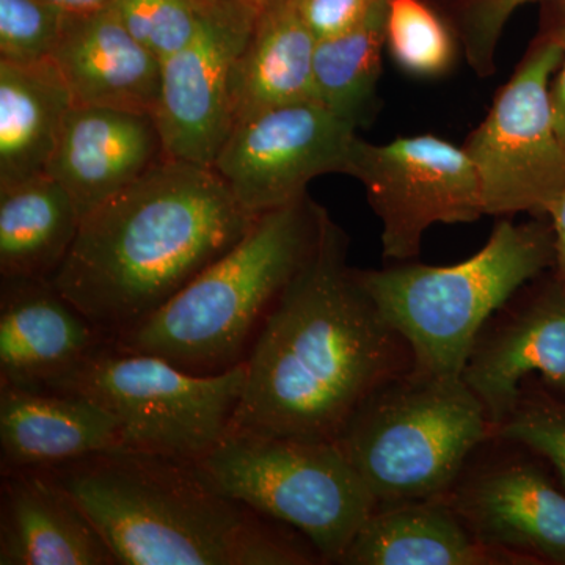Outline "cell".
<instances>
[{
	"label": "cell",
	"mask_w": 565,
	"mask_h": 565,
	"mask_svg": "<svg viewBox=\"0 0 565 565\" xmlns=\"http://www.w3.org/2000/svg\"><path fill=\"white\" fill-rule=\"evenodd\" d=\"M74 99L50 61H0V189L47 174Z\"/></svg>",
	"instance_id": "22"
},
{
	"label": "cell",
	"mask_w": 565,
	"mask_h": 565,
	"mask_svg": "<svg viewBox=\"0 0 565 565\" xmlns=\"http://www.w3.org/2000/svg\"><path fill=\"white\" fill-rule=\"evenodd\" d=\"M47 2L66 11V13L81 14L106 9L114 0H47Z\"/></svg>",
	"instance_id": "33"
},
{
	"label": "cell",
	"mask_w": 565,
	"mask_h": 565,
	"mask_svg": "<svg viewBox=\"0 0 565 565\" xmlns=\"http://www.w3.org/2000/svg\"><path fill=\"white\" fill-rule=\"evenodd\" d=\"M259 6L255 0H214L191 43L162 62L156 121L167 158L214 166L233 131V68Z\"/></svg>",
	"instance_id": "12"
},
{
	"label": "cell",
	"mask_w": 565,
	"mask_h": 565,
	"mask_svg": "<svg viewBox=\"0 0 565 565\" xmlns=\"http://www.w3.org/2000/svg\"><path fill=\"white\" fill-rule=\"evenodd\" d=\"M316 39L348 31L366 17L377 0H297Z\"/></svg>",
	"instance_id": "30"
},
{
	"label": "cell",
	"mask_w": 565,
	"mask_h": 565,
	"mask_svg": "<svg viewBox=\"0 0 565 565\" xmlns=\"http://www.w3.org/2000/svg\"><path fill=\"white\" fill-rule=\"evenodd\" d=\"M122 448L109 412L82 394L2 385V470H50Z\"/></svg>",
	"instance_id": "19"
},
{
	"label": "cell",
	"mask_w": 565,
	"mask_h": 565,
	"mask_svg": "<svg viewBox=\"0 0 565 565\" xmlns=\"http://www.w3.org/2000/svg\"><path fill=\"white\" fill-rule=\"evenodd\" d=\"M534 2L552 0H446L440 7L476 76L482 79L493 76L505 24L520 7Z\"/></svg>",
	"instance_id": "27"
},
{
	"label": "cell",
	"mask_w": 565,
	"mask_h": 565,
	"mask_svg": "<svg viewBox=\"0 0 565 565\" xmlns=\"http://www.w3.org/2000/svg\"><path fill=\"white\" fill-rule=\"evenodd\" d=\"M110 546L50 470L3 471L0 565H114Z\"/></svg>",
	"instance_id": "17"
},
{
	"label": "cell",
	"mask_w": 565,
	"mask_h": 565,
	"mask_svg": "<svg viewBox=\"0 0 565 565\" xmlns=\"http://www.w3.org/2000/svg\"><path fill=\"white\" fill-rule=\"evenodd\" d=\"M430 2H433L434 6H435V3H437L438 7H441L446 2V0H430Z\"/></svg>",
	"instance_id": "34"
},
{
	"label": "cell",
	"mask_w": 565,
	"mask_h": 565,
	"mask_svg": "<svg viewBox=\"0 0 565 565\" xmlns=\"http://www.w3.org/2000/svg\"><path fill=\"white\" fill-rule=\"evenodd\" d=\"M534 374L565 401V289L553 270L487 321L465 364L463 382L484 405L493 434Z\"/></svg>",
	"instance_id": "13"
},
{
	"label": "cell",
	"mask_w": 565,
	"mask_h": 565,
	"mask_svg": "<svg viewBox=\"0 0 565 565\" xmlns=\"http://www.w3.org/2000/svg\"><path fill=\"white\" fill-rule=\"evenodd\" d=\"M51 58L77 106L147 111L156 117L162 63L126 31L110 7L66 14Z\"/></svg>",
	"instance_id": "18"
},
{
	"label": "cell",
	"mask_w": 565,
	"mask_h": 565,
	"mask_svg": "<svg viewBox=\"0 0 565 565\" xmlns=\"http://www.w3.org/2000/svg\"><path fill=\"white\" fill-rule=\"evenodd\" d=\"M256 218L212 167L166 159L82 218L51 285L114 340L232 250Z\"/></svg>",
	"instance_id": "2"
},
{
	"label": "cell",
	"mask_w": 565,
	"mask_h": 565,
	"mask_svg": "<svg viewBox=\"0 0 565 565\" xmlns=\"http://www.w3.org/2000/svg\"><path fill=\"white\" fill-rule=\"evenodd\" d=\"M546 218L552 223L553 234H555V267H553V274L565 289V192L552 204Z\"/></svg>",
	"instance_id": "32"
},
{
	"label": "cell",
	"mask_w": 565,
	"mask_h": 565,
	"mask_svg": "<svg viewBox=\"0 0 565 565\" xmlns=\"http://www.w3.org/2000/svg\"><path fill=\"white\" fill-rule=\"evenodd\" d=\"M555 267L548 218L501 217L481 250L451 266L405 262L356 269L385 321L407 341L416 373L462 379L487 321L527 282Z\"/></svg>",
	"instance_id": "5"
},
{
	"label": "cell",
	"mask_w": 565,
	"mask_h": 565,
	"mask_svg": "<svg viewBox=\"0 0 565 565\" xmlns=\"http://www.w3.org/2000/svg\"><path fill=\"white\" fill-rule=\"evenodd\" d=\"M255 2H259V3H262V2H263V0H255Z\"/></svg>",
	"instance_id": "35"
},
{
	"label": "cell",
	"mask_w": 565,
	"mask_h": 565,
	"mask_svg": "<svg viewBox=\"0 0 565 565\" xmlns=\"http://www.w3.org/2000/svg\"><path fill=\"white\" fill-rule=\"evenodd\" d=\"M356 128L316 99L256 111L234 125L212 169L253 215L308 195L327 173L348 174Z\"/></svg>",
	"instance_id": "11"
},
{
	"label": "cell",
	"mask_w": 565,
	"mask_h": 565,
	"mask_svg": "<svg viewBox=\"0 0 565 565\" xmlns=\"http://www.w3.org/2000/svg\"><path fill=\"white\" fill-rule=\"evenodd\" d=\"M386 50L397 68L418 79H440L462 55L455 29L430 0H390Z\"/></svg>",
	"instance_id": "25"
},
{
	"label": "cell",
	"mask_w": 565,
	"mask_h": 565,
	"mask_svg": "<svg viewBox=\"0 0 565 565\" xmlns=\"http://www.w3.org/2000/svg\"><path fill=\"white\" fill-rule=\"evenodd\" d=\"M546 3L548 7L541 25L553 33L563 50V61L550 85V99H552L556 132L565 148V0H552Z\"/></svg>",
	"instance_id": "31"
},
{
	"label": "cell",
	"mask_w": 565,
	"mask_h": 565,
	"mask_svg": "<svg viewBox=\"0 0 565 565\" xmlns=\"http://www.w3.org/2000/svg\"><path fill=\"white\" fill-rule=\"evenodd\" d=\"M348 252V234L326 212L313 250L256 333L228 433L337 441L375 390L414 367Z\"/></svg>",
	"instance_id": "1"
},
{
	"label": "cell",
	"mask_w": 565,
	"mask_h": 565,
	"mask_svg": "<svg viewBox=\"0 0 565 565\" xmlns=\"http://www.w3.org/2000/svg\"><path fill=\"white\" fill-rule=\"evenodd\" d=\"M193 467L218 493L303 535L323 564H340L379 504L334 441L226 433Z\"/></svg>",
	"instance_id": "7"
},
{
	"label": "cell",
	"mask_w": 565,
	"mask_h": 565,
	"mask_svg": "<svg viewBox=\"0 0 565 565\" xmlns=\"http://www.w3.org/2000/svg\"><path fill=\"white\" fill-rule=\"evenodd\" d=\"M326 212L305 195L258 215L232 250L110 343L195 374L223 373L245 362L270 308L313 250Z\"/></svg>",
	"instance_id": "4"
},
{
	"label": "cell",
	"mask_w": 565,
	"mask_h": 565,
	"mask_svg": "<svg viewBox=\"0 0 565 565\" xmlns=\"http://www.w3.org/2000/svg\"><path fill=\"white\" fill-rule=\"evenodd\" d=\"M348 174L362 182L381 221L382 255L392 262L418 258L424 234L437 223H473L486 215L481 180L470 156L434 134L386 143L359 137Z\"/></svg>",
	"instance_id": "10"
},
{
	"label": "cell",
	"mask_w": 565,
	"mask_h": 565,
	"mask_svg": "<svg viewBox=\"0 0 565 565\" xmlns=\"http://www.w3.org/2000/svg\"><path fill=\"white\" fill-rule=\"evenodd\" d=\"M66 14L47 0H0V61L18 65L50 61Z\"/></svg>",
	"instance_id": "28"
},
{
	"label": "cell",
	"mask_w": 565,
	"mask_h": 565,
	"mask_svg": "<svg viewBox=\"0 0 565 565\" xmlns=\"http://www.w3.org/2000/svg\"><path fill=\"white\" fill-rule=\"evenodd\" d=\"M561 61L559 43L541 25L489 114L462 145L481 180L486 215L546 218L565 192V148L550 99Z\"/></svg>",
	"instance_id": "9"
},
{
	"label": "cell",
	"mask_w": 565,
	"mask_h": 565,
	"mask_svg": "<svg viewBox=\"0 0 565 565\" xmlns=\"http://www.w3.org/2000/svg\"><path fill=\"white\" fill-rule=\"evenodd\" d=\"M341 565H534L479 541L445 498L379 503Z\"/></svg>",
	"instance_id": "20"
},
{
	"label": "cell",
	"mask_w": 565,
	"mask_h": 565,
	"mask_svg": "<svg viewBox=\"0 0 565 565\" xmlns=\"http://www.w3.org/2000/svg\"><path fill=\"white\" fill-rule=\"evenodd\" d=\"M81 214L50 174L0 189V273L3 280H47L65 262Z\"/></svg>",
	"instance_id": "23"
},
{
	"label": "cell",
	"mask_w": 565,
	"mask_h": 565,
	"mask_svg": "<svg viewBox=\"0 0 565 565\" xmlns=\"http://www.w3.org/2000/svg\"><path fill=\"white\" fill-rule=\"evenodd\" d=\"M244 384L245 362L195 374L109 340L47 392L102 405L120 427L125 449L193 463L228 433Z\"/></svg>",
	"instance_id": "8"
},
{
	"label": "cell",
	"mask_w": 565,
	"mask_h": 565,
	"mask_svg": "<svg viewBox=\"0 0 565 565\" xmlns=\"http://www.w3.org/2000/svg\"><path fill=\"white\" fill-rule=\"evenodd\" d=\"M214 0H114L110 9L126 31L159 62L188 46Z\"/></svg>",
	"instance_id": "26"
},
{
	"label": "cell",
	"mask_w": 565,
	"mask_h": 565,
	"mask_svg": "<svg viewBox=\"0 0 565 565\" xmlns=\"http://www.w3.org/2000/svg\"><path fill=\"white\" fill-rule=\"evenodd\" d=\"M166 159L154 115L74 104L47 174L70 193L84 218Z\"/></svg>",
	"instance_id": "15"
},
{
	"label": "cell",
	"mask_w": 565,
	"mask_h": 565,
	"mask_svg": "<svg viewBox=\"0 0 565 565\" xmlns=\"http://www.w3.org/2000/svg\"><path fill=\"white\" fill-rule=\"evenodd\" d=\"M388 3L377 0L362 21L316 44L313 98L359 129L377 106Z\"/></svg>",
	"instance_id": "24"
},
{
	"label": "cell",
	"mask_w": 565,
	"mask_h": 565,
	"mask_svg": "<svg viewBox=\"0 0 565 565\" xmlns=\"http://www.w3.org/2000/svg\"><path fill=\"white\" fill-rule=\"evenodd\" d=\"M316 44L297 0H263L233 68L234 125L256 111L315 99Z\"/></svg>",
	"instance_id": "21"
},
{
	"label": "cell",
	"mask_w": 565,
	"mask_h": 565,
	"mask_svg": "<svg viewBox=\"0 0 565 565\" xmlns=\"http://www.w3.org/2000/svg\"><path fill=\"white\" fill-rule=\"evenodd\" d=\"M493 438L463 379L408 373L375 390L337 438L377 503L444 498Z\"/></svg>",
	"instance_id": "6"
},
{
	"label": "cell",
	"mask_w": 565,
	"mask_h": 565,
	"mask_svg": "<svg viewBox=\"0 0 565 565\" xmlns=\"http://www.w3.org/2000/svg\"><path fill=\"white\" fill-rule=\"evenodd\" d=\"M106 337L47 280H3L0 303L2 385L51 390Z\"/></svg>",
	"instance_id": "16"
},
{
	"label": "cell",
	"mask_w": 565,
	"mask_h": 565,
	"mask_svg": "<svg viewBox=\"0 0 565 565\" xmlns=\"http://www.w3.org/2000/svg\"><path fill=\"white\" fill-rule=\"evenodd\" d=\"M493 437L544 457L565 490V401L522 386L514 411L494 427Z\"/></svg>",
	"instance_id": "29"
},
{
	"label": "cell",
	"mask_w": 565,
	"mask_h": 565,
	"mask_svg": "<svg viewBox=\"0 0 565 565\" xmlns=\"http://www.w3.org/2000/svg\"><path fill=\"white\" fill-rule=\"evenodd\" d=\"M444 498L484 544L565 565V490L525 457L470 459Z\"/></svg>",
	"instance_id": "14"
},
{
	"label": "cell",
	"mask_w": 565,
	"mask_h": 565,
	"mask_svg": "<svg viewBox=\"0 0 565 565\" xmlns=\"http://www.w3.org/2000/svg\"><path fill=\"white\" fill-rule=\"evenodd\" d=\"M50 471L117 564H323L303 535L218 493L191 462L120 448Z\"/></svg>",
	"instance_id": "3"
}]
</instances>
